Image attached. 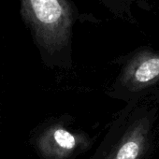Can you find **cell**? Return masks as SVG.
<instances>
[{"instance_id":"cell-3","label":"cell","mask_w":159,"mask_h":159,"mask_svg":"<svg viewBox=\"0 0 159 159\" xmlns=\"http://www.w3.org/2000/svg\"><path fill=\"white\" fill-rule=\"evenodd\" d=\"M159 75V58H150L142 62L135 72V79L139 83H147Z\"/></svg>"},{"instance_id":"cell-4","label":"cell","mask_w":159,"mask_h":159,"mask_svg":"<svg viewBox=\"0 0 159 159\" xmlns=\"http://www.w3.org/2000/svg\"><path fill=\"white\" fill-rule=\"evenodd\" d=\"M98 1L112 13L121 15L125 9L127 0H98Z\"/></svg>"},{"instance_id":"cell-1","label":"cell","mask_w":159,"mask_h":159,"mask_svg":"<svg viewBox=\"0 0 159 159\" xmlns=\"http://www.w3.org/2000/svg\"><path fill=\"white\" fill-rule=\"evenodd\" d=\"M20 15L39 49L47 56L69 52L72 31L90 16L80 11L72 0H19Z\"/></svg>"},{"instance_id":"cell-2","label":"cell","mask_w":159,"mask_h":159,"mask_svg":"<svg viewBox=\"0 0 159 159\" xmlns=\"http://www.w3.org/2000/svg\"><path fill=\"white\" fill-rule=\"evenodd\" d=\"M87 143L85 137L64 126L52 125L43 131L37 140L40 154L46 159H66Z\"/></svg>"}]
</instances>
